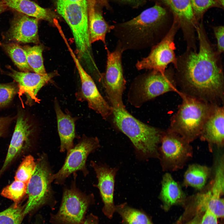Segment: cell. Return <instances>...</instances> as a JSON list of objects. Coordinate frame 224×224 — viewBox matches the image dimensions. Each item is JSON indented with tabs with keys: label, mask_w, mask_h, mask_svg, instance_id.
Listing matches in <instances>:
<instances>
[{
	"label": "cell",
	"mask_w": 224,
	"mask_h": 224,
	"mask_svg": "<svg viewBox=\"0 0 224 224\" xmlns=\"http://www.w3.org/2000/svg\"><path fill=\"white\" fill-rule=\"evenodd\" d=\"M196 31L199 49H187L177 58L175 68L176 77L184 88L194 94V97L207 102L222 99L224 78L220 54L210 42L202 22L197 26Z\"/></svg>",
	"instance_id": "6da1fadb"
},
{
	"label": "cell",
	"mask_w": 224,
	"mask_h": 224,
	"mask_svg": "<svg viewBox=\"0 0 224 224\" xmlns=\"http://www.w3.org/2000/svg\"><path fill=\"white\" fill-rule=\"evenodd\" d=\"M170 17L167 8L155 3L132 19L113 25L117 44L124 51L153 47L164 37L162 35Z\"/></svg>",
	"instance_id": "7a4b0ae2"
},
{
	"label": "cell",
	"mask_w": 224,
	"mask_h": 224,
	"mask_svg": "<svg viewBox=\"0 0 224 224\" xmlns=\"http://www.w3.org/2000/svg\"><path fill=\"white\" fill-rule=\"evenodd\" d=\"M113 109L115 124L129 138L137 157L142 160L158 158L160 131L138 120L125 108Z\"/></svg>",
	"instance_id": "3957f363"
},
{
	"label": "cell",
	"mask_w": 224,
	"mask_h": 224,
	"mask_svg": "<svg viewBox=\"0 0 224 224\" xmlns=\"http://www.w3.org/2000/svg\"><path fill=\"white\" fill-rule=\"evenodd\" d=\"M183 100L172 117L169 130L189 142L200 136L213 105L191 96L183 95Z\"/></svg>",
	"instance_id": "277c9868"
},
{
	"label": "cell",
	"mask_w": 224,
	"mask_h": 224,
	"mask_svg": "<svg viewBox=\"0 0 224 224\" xmlns=\"http://www.w3.org/2000/svg\"><path fill=\"white\" fill-rule=\"evenodd\" d=\"M57 11L70 27L73 36L78 58L85 61L91 58L87 0L75 2L58 0Z\"/></svg>",
	"instance_id": "5b68a950"
},
{
	"label": "cell",
	"mask_w": 224,
	"mask_h": 224,
	"mask_svg": "<svg viewBox=\"0 0 224 224\" xmlns=\"http://www.w3.org/2000/svg\"><path fill=\"white\" fill-rule=\"evenodd\" d=\"M175 75L171 70L164 73L153 70L140 75L134 80L129 99L137 107L166 93L176 90Z\"/></svg>",
	"instance_id": "8992f818"
},
{
	"label": "cell",
	"mask_w": 224,
	"mask_h": 224,
	"mask_svg": "<svg viewBox=\"0 0 224 224\" xmlns=\"http://www.w3.org/2000/svg\"><path fill=\"white\" fill-rule=\"evenodd\" d=\"M52 175L47 157L43 155L36 162L35 170L27 184L28 200L24 209V216L44 205L53 207L55 204L50 181Z\"/></svg>",
	"instance_id": "52a82bcc"
},
{
	"label": "cell",
	"mask_w": 224,
	"mask_h": 224,
	"mask_svg": "<svg viewBox=\"0 0 224 224\" xmlns=\"http://www.w3.org/2000/svg\"><path fill=\"white\" fill-rule=\"evenodd\" d=\"M92 194L87 195L72 185L64 189L61 205L56 214H52V224H82L86 212L94 202Z\"/></svg>",
	"instance_id": "ba28073f"
},
{
	"label": "cell",
	"mask_w": 224,
	"mask_h": 224,
	"mask_svg": "<svg viewBox=\"0 0 224 224\" xmlns=\"http://www.w3.org/2000/svg\"><path fill=\"white\" fill-rule=\"evenodd\" d=\"M158 158L163 170L174 171L182 168L192 156L190 142L170 130L162 134Z\"/></svg>",
	"instance_id": "9c48e42d"
},
{
	"label": "cell",
	"mask_w": 224,
	"mask_h": 224,
	"mask_svg": "<svg viewBox=\"0 0 224 224\" xmlns=\"http://www.w3.org/2000/svg\"><path fill=\"white\" fill-rule=\"evenodd\" d=\"M107 62L104 78V86L107 98L114 108H125L123 94L126 81L124 78L122 64V55L124 51L117 44L115 49L111 52L105 47Z\"/></svg>",
	"instance_id": "30bf717a"
},
{
	"label": "cell",
	"mask_w": 224,
	"mask_h": 224,
	"mask_svg": "<svg viewBox=\"0 0 224 224\" xmlns=\"http://www.w3.org/2000/svg\"><path fill=\"white\" fill-rule=\"evenodd\" d=\"M179 29V26L173 22L162 39L152 47L149 55L137 61L135 65L137 69L149 70L164 73L170 64L173 65L175 68L177 58L175 52L174 39Z\"/></svg>",
	"instance_id": "8fae6325"
},
{
	"label": "cell",
	"mask_w": 224,
	"mask_h": 224,
	"mask_svg": "<svg viewBox=\"0 0 224 224\" xmlns=\"http://www.w3.org/2000/svg\"><path fill=\"white\" fill-rule=\"evenodd\" d=\"M99 147L97 138L84 136L77 144L67 151L63 165L57 173L52 174L50 182L62 184L69 175L78 170L86 176L88 172L86 166L87 157Z\"/></svg>",
	"instance_id": "7c38bea8"
},
{
	"label": "cell",
	"mask_w": 224,
	"mask_h": 224,
	"mask_svg": "<svg viewBox=\"0 0 224 224\" xmlns=\"http://www.w3.org/2000/svg\"><path fill=\"white\" fill-rule=\"evenodd\" d=\"M78 70L81 79V89L76 95L79 100L87 102L89 107L100 114L104 119L108 118L113 113V108L100 94L93 79L81 64L68 43H66Z\"/></svg>",
	"instance_id": "4fadbf2b"
},
{
	"label": "cell",
	"mask_w": 224,
	"mask_h": 224,
	"mask_svg": "<svg viewBox=\"0 0 224 224\" xmlns=\"http://www.w3.org/2000/svg\"><path fill=\"white\" fill-rule=\"evenodd\" d=\"M167 8L183 33L187 45L194 44L196 28L199 23L195 19L190 0H152Z\"/></svg>",
	"instance_id": "5bb4252c"
},
{
	"label": "cell",
	"mask_w": 224,
	"mask_h": 224,
	"mask_svg": "<svg viewBox=\"0 0 224 224\" xmlns=\"http://www.w3.org/2000/svg\"><path fill=\"white\" fill-rule=\"evenodd\" d=\"M8 71L6 74L17 83L20 94H24L26 97V103L30 105L38 100L37 93L44 85L57 75L55 71L40 74L35 72L17 71L10 66L7 67Z\"/></svg>",
	"instance_id": "9a60e30c"
},
{
	"label": "cell",
	"mask_w": 224,
	"mask_h": 224,
	"mask_svg": "<svg viewBox=\"0 0 224 224\" xmlns=\"http://www.w3.org/2000/svg\"><path fill=\"white\" fill-rule=\"evenodd\" d=\"M98 179L97 187L99 189L103 203L102 211L108 218L111 219L115 212L114 201L115 177L118 168H112L105 164H98L91 161Z\"/></svg>",
	"instance_id": "2e32d148"
},
{
	"label": "cell",
	"mask_w": 224,
	"mask_h": 224,
	"mask_svg": "<svg viewBox=\"0 0 224 224\" xmlns=\"http://www.w3.org/2000/svg\"><path fill=\"white\" fill-rule=\"evenodd\" d=\"M9 29L4 35L6 40L15 43H33L38 44L39 20L14 11Z\"/></svg>",
	"instance_id": "e0dca14e"
},
{
	"label": "cell",
	"mask_w": 224,
	"mask_h": 224,
	"mask_svg": "<svg viewBox=\"0 0 224 224\" xmlns=\"http://www.w3.org/2000/svg\"><path fill=\"white\" fill-rule=\"evenodd\" d=\"M33 125L22 113L17 115L16 123L0 176L3 173L23 146L28 143L33 133Z\"/></svg>",
	"instance_id": "ac0fdd59"
},
{
	"label": "cell",
	"mask_w": 224,
	"mask_h": 224,
	"mask_svg": "<svg viewBox=\"0 0 224 224\" xmlns=\"http://www.w3.org/2000/svg\"><path fill=\"white\" fill-rule=\"evenodd\" d=\"M224 107L213 104L200 136L202 140L217 147L224 145Z\"/></svg>",
	"instance_id": "d6986e66"
},
{
	"label": "cell",
	"mask_w": 224,
	"mask_h": 224,
	"mask_svg": "<svg viewBox=\"0 0 224 224\" xmlns=\"http://www.w3.org/2000/svg\"><path fill=\"white\" fill-rule=\"evenodd\" d=\"M57 117L58 131L60 140V151H67L73 147L75 137V123L77 119L68 113L62 110L57 99L54 101Z\"/></svg>",
	"instance_id": "ffe728a7"
},
{
	"label": "cell",
	"mask_w": 224,
	"mask_h": 224,
	"mask_svg": "<svg viewBox=\"0 0 224 224\" xmlns=\"http://www.w3.org/2000/svg\"><path fill=\"white\" fill-rule=\"evenodd\" d=\"M88 30L91 44L99 40L106 45V35L113 29L104 19L102 13L96 8V3L93 0H87Z\"/></svg>",
	"instance_id": "44dd1931"
},
{
	"label": "cell",
	"mask_w": 224,
	"mask_h": 224,
	"mask_svg": "<svg viewBox=\"0 0 224 224\" xmlns=\"http://www.w3.org/2000/svg\"><path fill=\"white\" fill-rule=\"evenodd\" d=\"M184 194L180 185L169 173L163 176L159 198L164 208L168 209L172 206L182 202L185 198Z\"/></svg>",
	"instance_id": "7402d4cb"
},
{
	"label": "cell",
	"mask_w": 224,
	"mask_h": 224,
	"mask_svg": "<svg viewBox=\"0 0 224 224\" xmlns=\"http://www.w3.org/2000/svg\"><path fill=\"white\" fill-rule=\"evenodd\" d=\"M8 9L39 20L50 21L47 11L30 0H2Z\"/></svg>",
	"instance_id": "603a6c76"
},
{
	"label": "cell",
	"mask_w": 224,
	"mask_h": 224,
	"mask_svg": "<svg viewBox=\"0 0 224 224\" xmlns=\"http://www.w3.org/2000/svg\"><path fill=\"white\" fill-rule=\"evenodd\" d=\"M211 170L209 167L198 164L189 166L184 175L183 184L186 186L201 190L210 176Z\"/></svg>",
	"instance_id": "cb8c5ba5"
},
{
	"label": "cell",
	"mask_w": 224,
	"mask_h": 224,
	"mask_svg": "<svg viewBox=\"0 0 224 224\" xmlns=\"http://www.w3.org/2000/svg\"><path fill=\"white\" fill-rule=\"evenodd\" d=\"M0 46L21 72H33L28 65L23 47L15 42L0 43Z\"/></svg>",
	"instance_id": "d4e9b609"
},
{
	"label": "cell",
	"mask_w": 224,
	"mask_h": 224,
	"mask_svg": "<svg viewBox=\"0 0 224 224\" xmlns=\"http://www.w3.org/2000/svg\"><path fill=\"white\" fill-rule=\"evenodd\" d=\"M115 212L127 224H153L144 212L124 203L115 206Z\"/></svg>",
	"instance_id": "484cf974"
},
{
	"label": "cell",
	"mask_w": 224,
	"mask_h": 224,
	"mask_svg": "<svg viewBox=\"0 0 224 224\" xmlns=\"http://www.w3.org/2000/svg\"><path fill=\"white\" fill-rule=\"evenodd\" d=\"M23 48L26 52L28 63L33 71L40 74H46L42 56V46L38 44L33 46L25 45Z\"/></svg>",
	"instance_id": "4316f807"
},
{
	"label": "cell",
	"mask_w": 224,
	"mask_h": 224,
	"mask_svg": "<svg viewBox=\"0 0 224 224\" xmlns=\"http://www.w3.org/2000/svg\"><path fill=\"white\" fill-rule=\"evenodd\" d=\"M27 184L15 180L2 190L1 194L6 198L12 200L16 206L18 204L26 194Z\"/></svg>",
	"instance_id": "83f0119b"
},
{
	"label": "cell",
	"mask_w": 224,
	"mask_h": 224,
	"mask_svg": "<svg viewBox=\"0 0 224 224\" xmlns=\"http://www.w3.org/2000/svg\"><path fill=\"white\" fill-rule=\"evenodd\" d=\"M190 2L194 15L198 23L209 9L224 7V0H190Z\"/></svg>",
	"instance_id": "f1b7e54d"
},
{
	"label": "cell",
	"mask_w": 224,
	"mask_h": 224,
	"mask_svg": "<svg viewBox=\"0 0 224 224\" xmlns=\"http://www.w3.org/2000/svg\"><path fill=\"white\" fill-rule=\"evenodd\" d=\"M36 166V162L33 156L31 155L26 156L16 172L15 180L27 184L35 170Z\"/></svg>",
	"instance_id": "f546056e"
},
{
	"label": "cell",
	"mask_w": 224,
	"mask_h": 224,
	"mask_svg": "<svg viewBox=\"0 0 224 224\" xmlns=\"http://www.w3.org/2000/svg\"><path fill=\"white\" fill-rule=\"evenodd\" d=\"M24 207L14 204L0 212V224H21L24 217Z\"/></svg>",
	"instance_id": "4dcf8cb0"
},
{
	"label": "cell",
	"mask_w": 224,
	"mask_h": 224,
	"mask_svg": "<svg viewBox=\"0 0 224 224\" xmlns=\"http://www.w3.org/2000/svg\"><path fill=\"white\" fill-rule=\"evenodd\" d=\"M18 92V86L15 82L0 83V108L9 104Z\"/></svg>",
	"instance_id": "1f68e13d"
},
{
	"label": "cell",
	"mask_w": 224,
	"mask_h": 224,
	"mask_svg": "<svg viewBox=\"0 0 224 224\" xmlns=\"http://www.w3.org/2000/svg\"><path fill=\"white\" fill-rule=\"evenodd\" d=\"M217 42V50L220 54L223 53L224 48V27L223 26L213 27Z\"/></svg>",
	"instance_id": "d6a6232c"
},
{
	"label": "cell",
	"mask_w": 224,
	"mask_h": 224,
	"mask_svg": "<svg viewBox=\"0 0 224 224\" xmlns=\"http://www.w3.org/2000/svg\"><path fill=\"white\" fill-rule=\"evenodd\" d=\"M217 218L213 213L206 209L199 224H218Z\"/></svg>",
	"instance_id": "836d02e7"
},
{
	"label": "cell",
	"mask_w": 224,
	"mask_h": 224,
	"mask_svg": "<svg viewBox=\"0 0 224 224\" xmlns=\"http://www.w3.org/2000/svg\"><path fill=\"white\" fill-rule=\"evenodd\" d=\"M13 119V118L10 117H0V137L5 134L9 125Z\"/></svg>",
	"instance_id": "e575fe53"
},
{
	"label": "cell",
	"mask_w": 224,
	"mask_h": 224,
	"mask_svg": "<svg viewBox=\"0 0 224 224\" xmlns=\"http://www.w3.org/2000/svg\"><path fill=\"white\" fill-rule=\"evenodd\" d=\"M82 224H99V219L97 216L90 214L85 218Z\"/></svg>",
	"instance_id": "d590c367"
},
{
	"label": "cell",
	"mask_w": 224,
	"mask_h": 224,
	"mask_svg": "<svg viewBox=\"0 0 224 224\" xmlns=\"http://www.w3.org/2000/svg\"><path fill=\"white\" fill-rule=\"evenodd\" d=\"M129 4L131 6L136 7H138L144 3L147 0H121Z\"/></svg>",
	"instance_id": "8d00e7d4"
},
{
	"label": "cell",
	"mask_w": 224,
	"mask_h": 224,
	"mask_svg": "<svg viewBox=\"0 0 224 224\" xmlns=\"http://www.w3.org/2000/svg\"><path fill=\"white\" fill-rule=\"evenodd\" d=\"M8 9L4 2L2 0H0V14Z\"/></svg>",
	"instance_id": "74e56055"
},
{
	"label": "cell",
	"mask_w": 224,
	"mask_h": 224,
	"mask_svg": "<svg viewBox=\"0 0 224 224\" xmlns=\"http://www.w3.org/2000/svg\"><path fill=\"white\" fill-rule=\"evenodd\" d=\"M200 220L199 217L197 216L187 224H199Z\"/></svg>",
	"instance_id": "f35d334b"
},
{
	"label": "cell",
	"mask_w": 224,
	"mask_h": 224,
	"mask_svg": "<svg viewBox=\"0 0 224 224\" xmlns=\"http://www.w3.org/2000/svg\"><path fill=\"white\" fill-rule=\"evenodd\" d=\"M95 1L96 3L98 2L99 3L102 4L105 6H107V7L109 6L108 4V0H93Z\"/></svg>",
	"instance_id": "ab89813d"
},
{
	"label": "cell",
	"mask_w": 224,
	"mask_h": 224,
	"mask_svg": "<svg viewBox=\"0 0 224 224\" xmlns=\"http://www.w3.org/2000/svg\"><path fill=\"white\" fill-rule=\"evenodd\" d=\"M68 2H77L79 0H64Z\"/></svg>",
	"instance_id": "60d3db41"
},
{
	"label": "cell",
	"mask_w": 224,
	"mask_h": 224,
	"mask_svg": "<svg viewBox=\"0 0 224 224\" xmlns=\"http://www.w3.org/2000/svg\"><path fill=\"white\" fill-rule=\"evenodd\" d=\"M122 224H127L124 221L122 220Z\"/></svg>",
	"instance_id": "b9f144b4"
},
{
	"label": "cell",
	"mask_w": 224,
	"mask_h": 224,
	"mask_svg": "<svg viewBox=\"0 0 224 224\" xmlns=\"http://www.w3.org/2000/svg\"><path fill=\"white\" fill-rule=\"evenodd\" d=\"M0 71L1 72H2L3 71L1 69V68L0 63Z\"/></svg>",
	"instance_id": "7bdbcfd3"
}]
</instances>
